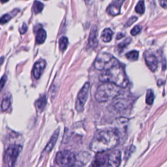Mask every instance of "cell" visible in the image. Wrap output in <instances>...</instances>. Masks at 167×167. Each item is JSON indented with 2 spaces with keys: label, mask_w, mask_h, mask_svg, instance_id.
Returning a JSON list of instances; mask_svg holds the SVG:
<instances>
[{
  "label": "cell",
  "mask_w": 167,
  "mask_h": 167,
  "mask_svg": "<svg viewBox=\"0 0 167 167\" xmlns=\"http://www.w3.org/2000/svg\"><path fill=\"white\" fill-rule=\"evenodd\" d=\"M120 135L117 129H105L98 131L90 143V149L95 153H103L113 149L120 142Z\"/></svg>",
  "instance_id": "1"
},
{
  "label": "cell",
  "mask_w": 167,
  "mask_h": 167,
  "mask_svg": "<svg viewBox=\"0 0 167 167\" xmlns=\"http://www.w3.org/2000/svg\"><path fill=\"white\" fill-rule=\"evenodd\" d=\"M99 79L103 82L112 83L121 88H125L129 84L124 67L121 63L110 69L103 71L99 76Z\"/></svg>",
  "instance_id": "2"
},
{
  "label": "cell",
  "mask_w": 167,
  "mask_h": 167,
  "mask_svg": "<svg viewBox=\"0 0 167 167\" xmlns=\"http://www.w3.org/2000/svg\"><path fill=\"white\" fill-rule=\"evenodd\" d=\"M124 88L110 82H104L97 88L95 93V99L99 103L110 101L123 93Z\"/></svg>",
  "instance_id": "3"
},
{
  "label": "cell",
  "mask_w": 167,
  "mask_h": 167,
  "mask_svg": "<svg viewBox=\"0 0 167 167\" xmlns=\"http://www.w3.org/2000/svg\"><path fill=\"white\" fill-rule=\"evenodd\" d=\"M120 64L119 61L110 54L102 52L99 54L95 60L94 67L99 71H106Z\"/></svg>",
  "instance_id": "4"
},
{
  "label": "cell",
  "mask_w": 167,
  "mask_h": 167,
  "mask_svg": "<svg viewBox=\"0 0 167 167\" xmlns=\"http://www.w3.org/2000/svg\"><path fill=\"white\" fill-rule=\"evenodd\" d=\"M22 147L20 145L13 144L6 149L4 154L3 167H15L17 158L18 157Z\"/></svg>",
  "instance_id": "5"
},
{
  "label": "cell",
  "mask_w": 167,
  "mask_h": 167,
  "mask_svg": "<svg viewBox=\"0 0 167 167\" xmlns=\"http://www.w3.org/2000/svg\"><path fill=\"white\" fill-rule=\"evenodd\" d=\"M77 161V157L68 150L59 152L56 156V162L59 167H72Z\"/></svg>",
  "instance_id": "6"
},
{
  "label": "cell",
  "mask_w": 167,
  "mask_h": 167,
  "mask_svg": "<svg viewBox=\"0 0 167 167\" xmlns=\"http://www.w3.org/2000/svg\"><path fill=\"white\" fill-rule=\"evenodd\" d=\"M89 91L90 83L86 82L84 85V86L81 88L80 91L78 92L75 105L77 110L78 112H82L84 110L85 104L86 103L88 95H89Z\"/></svg>",
  "instance_id": "7"
},
{
  "label": "cell",
  "mask_w": 167,
  "mask_h": 167,
  "mask_svg": "<svg viewBox=\"0 0 167 167\" xmlns=\"http://www.w3.org/2000/svg\"><path fill=\"white\" fill-rule=\"evenodd\" d=\"M121 163V152L118 149L112 152L108 160L107 167H119Z\"/></svg>",
  "instance_id": "8"
},
{
  "label": "cell",
  "mask_w": 167,
  "mask_h": 167,
  "mask_svg": "<svg viewBox=\"0 0 167 167\" xmlns=\"http://www.w3.org/2000/svg\"><path fill=\"white\" fill-rule=\"evenodd\" d=\"M145 61L148 68L153 72L156 71L158 67V60L157 57L152 53L146 52L144 55Z\"/></svg>",
  "instance_id": "9"
},
{
  "label": "cell",
  "mask_w": 167,
  "mask_h": 167,
  "mask_svg": "<svg viewBox=\"0 0 167 167\" xmlns=\"http://www.w3.org/2000/svg\"><path fill=\"white\" fill-rule=\"evenodd\" d=\"M125 0H116L112 2L107 8V13L112 16H116L120 14L121 7Z\"/></svg>",
  "instance_id": "10"
},
{
  "label": "cell",
  "mask_w": 167,
  "mask_h": 167,
  "mask_svg": "<svg viewBox=\"0 0 167 167\" xmlns=\"http://www.w3.org/2000/svg\"><path fill=\"white\" fill-rule=\"evenodd\" d=\"M46 61L43 60H40L37 61L34 65L33 69V74L35 79H39L41 76L43 71L45 70L46 67Z\"/></svg>",
  "instance_id": "11"
},
{
  "label": "cell",
  "mask_w": 167,
  "mask_h": 167,
  "mask_svg": "<svg viewBox=\"0 0 167 167\" xmlns=\"http://www.w3.org/2000/svg\"><path fill=\"white\" fill-rule=\"evenodd\" d=\"M59 134H60V129H57L55 131H54V134L52 135V137H51L49 143H48V144L46 145V146L45 148V152L46 153H49L52 150L53 148H54V146H55V145L56 144L57 139H58Z\"/></svg>",
  "instance_id": "12"
},
{
  "label": "cell",
  "mask_w": 167,
  "mask_h": 167,
  "mask_svg": "<svg viewBox=\"0 0 167 167\" xmlns=\"http://www.w3.org/2000/svg\"><path fill=\"white\" fill-rule=\"evenodd\" d=\"M97 29L95 26L92 28L91 32L89 36V40H88V43H89V46L91 48H95L98 45V42L97 39Z\"/></svg>",
  "instance_id": "13"
},
{
  "label": "cell",
  "mask_w": 167,
  "mask_h": 167,
  "mask_svg": "<svg viewBox=\"0 0 167 167\" xmlns=\"http://www.w3.org/2000/svg\"><path fill=\"white\" fill-rule=\"evenodd\" d=\"M106 156L101 154L98 155L96 156V157L93 160V162L91 163L90 167H101L104 164L105 162H106Z\"/></svg>",
  "instance_id": "14"
},
{
  "label": "cell",
  "mask_w": 167,
  "mask_h": 167,
  "mask_svg": "<svg viewBox=\"0 0 167 167\" xmlns=\"http://www.w3.org/2000/svg\"><path fill=\"white\" fill-rule=\"evenodd\" d=\"M46 104H47L46 97L45 95H43V97H40L35 103L37 110L39 112H43L44 110V109H45Z\"/></svg>",
  "instance_id": "15"
},
{
  "label": "cell",
  "mask_w": 167,
  "mask_h": 167,
  "mask_svg": "<svg viewBox=\"0 0 167 167\" xmlns=\"http://www.w3.org/2000/svg\"><path fill=\"white\" fill-rule=\"evenodd\" d=\"M46 38V33L43 28L39 29L37 32V37H36V42L37 44H42Z\"/></svg>",
  "instance_id": "16"
},
{
  "label": "cell",
  "mask_w": 167,
  "mask_h": 167,
  "mask_svg": "<svg viewBox=\"0 0 167 167\" xmlns=\"http://www.w3.org/2000/svg\"><path fill=\"white\" fill-rule=\"evenodd\" d=\"M112 35H113V32L110 29H105L101 34V39L105 43L110 42L112 40Z\"/></svg>",
  "instance_id": "17"
},
{
  "label": "cell",
  "mask_w": 167,
  "mask_h": 167,
  "mask_svg": "<svg viewBox=\"0 0 167 167\" xmlns=\"http://www.w3.org/2000/svg\"><path fill=\"white\" fill-rule=\"evenodd\" d=\"M11 105V95H7L2 101V103L1 104V110L3 111H6L10 108Z\"/></svg>",
  "instance_id": "18"
},
{
  "label": "cell",
  "mask_w": 167,
  "mask_h": 167,
  "mask_svg": "<svg viewBox=\"0 0 167 167\" xmlns=\"http://www.w3.org/2000/svg\"><path fill=\"white\" fill-rule=\"evenodd\" d=\"M138 56H139V54L137 51L132 50L131 52H129V53L126 54V57H127L129 61H135L138 60Z\"/></svg>",
  "instance_id": "19"
},
{
  "label": "cell",
  "mask_w": 167,
  "mask_h": 167,
  "mask_svg": "<svg viewBox=\"0 0 167 167\" xmlns=\"http://www.w3.org/2000/svg\"><path fill=\"white\" fill-rule=\"evenodd\" d=\"M154 93L152 90H149L146 93V102L148 104L151 105L153 104V101H154Z\"/></svg>",
  "instance_id": "20"
},
{
  "label": "cell",
  "mask_w": 167,
  "mask_h": 167,
  "mask_svg": "<svg viewBox=\"0 0 167 167\" xmlns=\"http://www.w3.org/2000/svg\"><path fill=\"white\" fill-rule=\"evenodd\" d=\"M43 8H44V5L41 2H40L39 1H35L34 2L33 11L35 12V14H38V13L41 12Z\"/></svg>",
  "instance_id": "21"
},
{
  "label": "cell",
  "mask_w": 167,
  "mask_h": 167,
  "mask_svg": "<svg viewBox=\"0 0 167 167\" xmlns=\"http://www.w3.org/2000/svg\"><path fill=\"white\" fill-rule=\"evenodd\" d=\"M59 45H60V49L61 51H64L67 49L68 45V39L67 37H61L59 40Z\"/></svg>",
  "instance_id": "22"
},
{
  "label": "cell",
  "mask_w": 167,
  "mask_h": 167,
  "mask_svg": "<svg viewBox=\"0 0 167 167\" xmlns=\"http://www.w3.org/2000/svg\"><path fill=\"white\" fill-rule=\"evenodd\" d=\"M135 10H136V12L138 13V14H143V13H144L145 6H144V2L143 0H141V1H140L138 3V4L135 8Z\"/></svg>",
  "instance_id": "23"
},
{
  "label": "cell",
  "mask_w": 167,
  "mask_h": 167,
  "mask_svg": "<svg viewBox=\"0 0 167 167\" xmlns=\"http://www.w3.org/2000/svg\"><path fill=\"white\" fill-rule=\"evenodd\" d=\"M131 39L130 38V37H128V38L124 40L122 43L119 44L118 47L120 48V49H124V48H125L126 46H127L129 44L131 43Z\"/></svg>",
  "instance_id": "24"
},
{
  "label": "cell",
  "mask_w": 167,
  "mask_h": 167,
  "mask_svg": "<svg viewBox=\"0 0 167 167\" xmlns=\"http://www.w3.org/2000/svg\"><path fill=\"white\" fill-rule=\"evenodd\" d=\"M11 16H10L8 14L3 15L1 18H0V24H5V23L9 22V20L11 19Z\"/></svg>",
  "instance_id": "25"
},
{
  "label": "cell",
  "mask_w": 167,
  "mask_h": 167,
  "mask_svg": "<svg viewBox=\"0 0 167 167\" xmlns=\"http://www.w3.org/2000/svg\"><path fill=\"white\" fill-rule=\"evenodd\" d=\"M7 77L6 75H4L0 79V92L4 88V86H5V84L7 82Z\"/></svg>",
  "instance_id": "26"
},
{
  "label": "cell",
  "mask_w": 167,
  "mask_h": 167,
  "mask_svg": "<svg viewBox=\"0 0 167 167\" xmlns=\"http://www.w3.org/2000/svg\"><path fill=\"white\" fill-rule=\"evenodd\" d=\"M141 30H142V27H141L140 26H137L131 30V35L133 36L137 35L138 33H141Z\"/></svg>",
  "instance_id": "27"
},
{
  "label": "cell",
  "mask_w": 167,
  "mask_h": 167,
  "mask_svg": "<svg viewBox=\"0 0 167 167\" xmlns=\"http://www.w3.org/2000/svg\"><path fill=\"white\" fill-rule=\"evenodd\" d=\"M137 17L136 16H132L130 19H129V20L127 21V22L125 24V27H129L131 26L132 24L135 23L136 21H137Z\"/></svg>",
  "instance_id": "28"
},
{
  "label": "cell",
  "mask_w": 167,
  "mask_h": 167,
  "mask_svg": "<svg viewBox=\"0 0 167 167\" xmlns=\"http://www.w3.org/2000/svg\"><path fill=\"white\" fill-rule=\"evenodd\" d=\"M27 30H28V26H27L26 24H23V25L22 26V28L20 29V33H22V34L25 33L27 32Z\"/></svg>",
  "instance_id": "29"
},
{
  "label": "cell",
  "mask_w": 167,
  "mask_h": 167,
  "mask_svg": "<svg viewBox=\"0 0 167 167\" xmlns=\"http://www.w3.org/2000/svg\"><path fill=\"white\" fill-rule=\"evenodd\" d=\"M160 5L164 9L166 8V0H159Z\"/></svg>",
  "instance_id": "30"
},
{
  "label": "cell",
  "mask_w": 167,
  "mask_h": 167,
  "mask_svg": "<svg viewBox=\"0 0 167 167\" xmlns=\"http://www.w3.org/2000/svg\"><path fill=\"white\" fill-rule=\"evenodd\" d=\"M4 60H5L4 57H0V66H1V65L3 64V63L4 62Z\"/></svg>",
  "instance_id": "31"
},
{
  "label": "cell",
  "mask_w": 167,
  "mask_h": 167,
  "mask_svg": "<svg viewBox=\"0 0 167 167\" xmlns=\"http://www.w3.org/2000/svg\"><path fill=\"white\" fill-rule=\"evenodd\" d=\"M124 36V35H123L122 33H119L118 35H117V39H120L122 38V37Z\"/></svg>",
  "instance_id": "32"
},
{
  "label": "cell",
  "mask_w": 167,
  "mask_h": 167,
  "mask_svg": "<svg viewBox=\"0 0 167 167\" xmlns=\"http://www.w3.org/2000/svg\"><path fill=\"white\" fill-rule=\"evenodd\" d=\"M8 1H9V0H1V2L3 3H4L7 2Z\"/></svg>",
  "instance_id": "33"
},
{
  "label": "cell",
  "mask_w": 167,
  "mask_h": 167,
  "mask_svg": "<svg viewBox=\"0 0 167 167\" xmlns=\"http://www.w3.org/2000/svg\"><path fill=\"white\" fill-rule=\"evenodd\" d=\"M72 167H80V166H73Z\"/></svg>",
  "instance_id": "34"
}]
</instances>
